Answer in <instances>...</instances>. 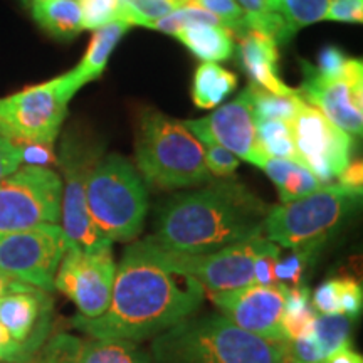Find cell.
Wrapping results in <instances>:
<instances>
[{
	"instance_id": "cell-1",
	"label": "cell",
	"mask_w": 363,
	"mask_h": 363,
	"mask_svg": "<svg viewBox=\"0 0 363 363\" xmlns=\"http://www.w3.org/2000/svg\"><path fill=\"white\" fill-rule=\"evenodd\" d=\"M203 298L201 283L163 267L147 242L138 240L116 266L106 311L98 318L74 316L71 326L89 338L142 343L194 316Z\"/></svg>"
},
{
	"instance_id": "cell-2",
	"label": "cell",
	"mask_w": 363,
	"mask_h": 363,
	"mask_svg": "<svg viewBox=\"0 0 363 363\" xmlns=\"http://www.w3.org/2000/svg\"><path fill=\"white\" fill-rule=\"evenodd\" d=\"M269 206L233 179L175 195L158 214L147 238L172 252L208 254L262 235Z\"/></svg>"
},
{
	"instance_id": "cell-3",
	"label": "cell",
	"mask_w": 363,
	"mask_h": 363,
	"mask_svg": "<svg viewBox=\"0 0 363 363\" xmlns=\"http://www.w3.org/2000/svg\"><path fill=\"white\" fill-rule=\"evenodd\" d=\"M150 363H289L288 343L240 330L222 315L190 316L150 345Z\"/></svg>"
},
{
	"instance_id": "cell-4",
	"label": "cell",
	"mask_w": 363,
	"mask_h": 363,
	"mask_svg": "<svg viewBox=\"0 0 363 363\" xmlns=\"http://www.w3.org/2000/svg\"><path fill=\"white\" fill-rule=\"evenodd\" d=\"M136 167L157 190L190 189L212 180L203 147L182 121L160 111L145 113L136 138Z\"/></svg>"
},
{
	"instance_id": "cell-5",
	"label": "cell",
	"mask_w": 363,
	"mask_h": 363,
	"mask_svg": "<svg viewBox=\"0 0 363 363\" xmlns=\"http://www.w3.org/2000/svg\"><path fill=\"white\" fill-rule=\"evenodd\" d=\"M91 219L110 242L133 240L142 233L148 214L147 185L125 157L99 158L86 184Z\"/></svg>"
},
{
	"instance_id": "cell-6",
	"label": "cell",
	"mask_w": 363,
	"mask_h": 363,
	"mask_svg": "<svg viewBox=\"0 0 363 363\" xmlns=\"http://www.w3.org/2000/svg\"><path fill=\"white\" fill-rule=\"evenodd\" d=\"M360 197L362 192L340 184L323 185L296 201L269 207L262 233L279 247L318 252L352 214Z\"/></svg>"
},
{
	"instance_id": "cell-7",
	"label": "cell",
	"mask_w": 363,
	"mask_h": 363,
	"mask_svg": "<svg viewBox=\"0 0 363 363\" xmlns=\"http://www.w3.org/2000/svg\"><path fill=\"white\" fill-rule=\"evenodd\" d=\"M66 74L0 98V133L17 147L56 142L74 96Z\"/></svg>"
},
{
	"instance_id": "cell-8",
	"label": "cell",
	"mask_w": 363,
	"mask_h": 363,
	"mask_svg": "<svg viewBox=\"0 0 363 363\" xmlns=\"http://www.w3.org/2000/svg\"><path fill=\"white\" fill-rule=\"evenodd\" d=\"M62 179L49 167L21 165L0 180V235L61 219Z\"/></svg>"
},
{
	"instance_id": "cell-9",
	"label": "cell",
	"mask_w": 363,
	"mask_h": 363,
	"mask_svg": "<svg viewBox=\"0 0 363 363\" xmlns=\"http://www.w3.org/2000/svg\"><path fill=\"white\" fill-rule=\"evenodd\" d=\"M264 235L242 240L208 254H184L162 249L145 239L152 256L175 274L189 276L206 291L225 293L254 284V259Z\"/></svg>"
},
{
	"instance_id": "cell-10",
	"label": "cell",
	"mask_w": 363,
	"mask_h": 363,
	"mask_svg": "<svg viewBox=\"0 0 363 363\" xmlns=\"http://www.w3.org/2000/svg\"><path fill=\"white\" fill-rule=\"evenodd\" d=\"M101 148L67 136L61 150V169L65 174L61 195V229L69 247L83 251H98L111 247V242L101 234L91 219L86 202V184L93 167L99 160Z\"/></svg>"
},
{
	"instance_id": "cell-11",
	"label": "cell",
	"mask_w": 363,
	"mask_h": 363,
	"mask_svg": "<svg viewBox=\"0 0 363 363\" xmlns=\"http://www.w3.org/2000/svg\"><path fill=\"white\" fill-rule=\"evenodd\" d=\"M69 246L59 224L0 235V271L40 291H54V279Z\"/></svg>"
},
{
	"instance_id": "cell-12",
	"label": "cell",
	"mask_w": 363,
	"mask_h": 363,
	"mask_svg": "<svg viewBox=\"0 0 363 363\" xmlns=\"http://www.w3.org/2000/svg\"><path fill=\"white\" fill-rule=\"evenodd\" d=\"M115 276L111 247L98 251L69 247L59 264L54 289L74 303L79 316L98 318L110 305Z\"/></svg>"
},
{
	"instance_id": "cell-13",
	"label": "cell",
	"mask_w": 363,
	"mask_h": 363,
	"mask_svg": "<svg viewBox=\"0 0 363 363\" xmlns=\"http://www.w3.org/2000/svg\"><path fill=\"white\" fill-rule=\"evenodd\" d=\"M299 162L323 185L338 179L352 162L353 136L333 125L323 113L305 103L289 121Z\"/></svg>"
},
{
	"instance_id": "cell-14",
	"label": "cell",
	"mask_w": 363,
	"mask_h": 363,
	"mask_svg": "<svg viewBox=\"0 0 363 363\" xmlns=\"http://www.w3.org/2000/svg\"><path fill=\"white\" fill-rule=\"evenodd\" d=\"M201 143H216L229 150L235 157L264 167L267 162L256 133V116L251 86L230 103L220 106L211 116L182 121Z\"/></svg>"
},
{
	"instance_id": "cell-15",
	"label": "cell",
	"mask_w": 363,
	"mask_h": 363,
	"mask_svg": "<svg viewBox=\"0 0 363 363\" xmlns=\"http://www.w3.org/2000/svg\"><path fill=\"white\" fill-rule=\"evenodd\" d=\"M306 81L296 89L303 101L321 111L333 125L348 135H362L363 126V65L348 57L342 78H323L308 62H303Z\"/></svg>"
},
{
	"instance_id": "cell-16",
	"label": "cell",
	"mask_w": 363,
	"mask_h": 363,
	"mask_svg": "<svg viewBox=\"0 0 363 363\" xmlns=\"http://www.w3.org/2000/svg\"><path fill=\"white\" fill-rule=\"evenodd\" d=\"M289 286L249 284L225 293H211V299L230 323L269 342L288 343L283 333L284 299Z\"/></svg>"
},
{
	"instance_id": "cell-17",
	"label": "cell",
	"mask_w": 363,
	"mask_h": 363,
	"mask_svg": "<svg viewBox=\"0 0 363 363\" xmlns=\"http://www.w3.org/2000/svg\"><path fill=\"white\" fill-rule=\"evenodd\" d=\"M0 325L35 360L51 337L52 299L49 293L33 288L0 296Z\"/></svg>"
},
{
	"instance_id": "cell-18",
	"label": "cell",
	"mask_w": 363,
	"mask_h": 363,
	"mask_svg": "<svg viewBox=\"0 0 363 363\" xmlns=\"http://www.w3.org/2000/svg\"><path fill=\"white\" fill-rule=\"evenodd\" d=\"M33 363H150V353L126 340L56 333L49 337Z\"/></svg>"
},
{
	"instance_id": "cell-19",
	"label": "cell",
	"mask_w": 363,
	"mask_h": 363,
	"mask_svg": "<svg viewBox=\"0 0 363 363\" xmlns=\"http://www.w3.org/2000/svg\"><path fill=\"white\" fill-rule=\"evenodd\" d=\"M239 56L240 65L256 86L278 96H291L298 93L296 89L286 86L278 76V43L269 35L247 29L240 35Z\"/></svg>"
},
{
	"instance_id": "cell-20",
	"label": "cell",
	"mask_w": 363,
	"mask_h": 363,
	"mask_svg": "<svg viewBox=\"0 0 363 363\" xmlns=\"http://www.w3.org/2000/svg\"><path fill=\"white\" fill-rule=\"evenodd\" d=\"M130 27L131 26L123 21H115L111 24H106L94 30L88 45V51L81 59L79 65L72 71L66 72V78L69 81V86L74 93H78L84 84L98 79L103 74V71L106 69L108 61H110L111 52L115 51L118 43H120Z\"/></svg>"
},
{
	"instance_id": "cell-21",
	"label": "cell",
	"mask_w": 363,
	"mask_h": 363,
	"mask_svg": "<svg viewBox=\"0 0 363 363\" xmlns=\"http://www.w3.org/2000/svg\"><path fill=\"white\" fill-rule=\"evenodd\" d=\"M30 11L45 33L57 39H72L83 30L79 0H33Z\"/></svg>"
},
{
	"instance_id": "cell-22",
	"label": "cell",
	"mask_w": 363,
	"mask_h": 363,
	"mask_svg": "<svg viewBox=\"0 0 363 363\" xmlns=\"http://www.w3.org/2000/svg\"><path fill=\"white\" fill-rule=\"evenodd\" d=\"M262 170L278 187L281 203L296 201V199L305 197V195H310L323 187L318 177L298 162L267 158Z\"/></svg>"
},
{
	"instance_id": "cell-23",
	"label": "cell",
	"mask_w": 363,
	"mask_h": 363,
	"mask_svg": "<svg viewBox=\"0 0 363 363\" xmlns=\"http://www.w3.org/2000/svg\"><path fill=\"white\" fill-rule=\"evenodd\" d=\"M190 52L203 62L225 61L234 52L233 33L222 26H195L175 34Z\"/></svg>"
},
{
	"instance_id": "cell-24",
	"label": "cell",
	"mask_w": 363,
	"mask_h": 363,
	"mask_svg": "<svg viewBox=\"0 0 363 363\" xmlns=\"http://www.w3.org/2000/svg\"><path fill=\"white\" fill-rule=\"evenodd\" d=\"M238 86L234 72L224 69L217 62H202L194 74L192 98L202 110L216 108Z\"/></svg>"
},
{
	"instance_id": "cell-25",
	"label": "cell",
	"mask_w": 363,
	"mask_h": 363,
	"mask_svg": "<svg viewBox=\"0 0 363 363\" xmlns=\"http://www.w3.org/2000/svg\"><path fill=\"white\" fill-rule=\"evenodd\" d=\"M318 313L311 305V294L306 286L288 288L283 311V333L286 342L308 337L313 333Z\"/></svg>"
},
{
	"instance_id": "cell-26",
	"label": "cell",
	"mask_w": 363,
	"mask_h": 363,
	"mask_svg": "<svg viewBox=\"0 0 363 363\" xmlns=\"http://www.w3.org/2000/svg\"><path fill=\"white\" fill-rule=\"evenodd\" d=\"M256 133L267 158H281V160L301 163L296 147H294L291 125L288 121L256 120Z\"/></svg>"
},
{
	"instance_id": "cell-27",
	"label": "cell",
	"mask_w": 363,
	"mask_h": 363,
	"mask_svg": "<svg viewBox=\"0 0 363 363\" xmlns=\"http://www.w3.org/2000/svg\"><path fill=\"white\" fill-rule=\"evenodd\" d=\"M252 91V103H254V116L256 120H279V121H291L296 113L301 110L305 104L299 94L291 96H278V94L267 93L259 86L254 83L249 84Z\"/></svg>"
},
{
	"instance_id": "cell-28",
	"label": "cell",
	"mask_w": 363,
	"mask_h": 363,
	"mask_svg": "<svg viewBox=\"0 0 363 363\" xmlns=\"http://www.w3.org/2000/svg\"><path fill=\"white\" fill-rule=\"evenodd\" d=\"M313 335L326 358L338 348L352 345V320L345 315H318Z\"/></svg>"
},
{
	"instance_id": "cell-29",
	"label": "cell",
	"mask_w": 363,
	"mask_h": 363,
	"mask_svg": "<svg viewBox=\"0 0 363 363\" xmlns=\"http://www.w3.org/2000/svg\"><path fill=\"white\" fill-rule=\"evenodd\" d=\"M179 9L174 0H120V21L150 27Z\"/></svg>"
},
{
	"instance_id": "cell-30",
	"label": "cell",
	"mask_w": 363,
	"mask_h": 363,
	"mask_svg": "<svg viewBox=\"0 0 363 363\" xmlns=\"http://www.w3.org/2000/svg\"><path fill=\"white\" fill-rule=\"evenodd\" d=\"M195 26H222V22L216 16H212L211 12L203 11L202 7L184 6L175 9L169 16H165L163 19L155 22V24L150 26V29L175 35L179 30L189 29V27Z\"/></svg>"
},
{
	"instance_id": "cell-31",
	"label": "cell",
	"mask_w": 363,
	"mask_h": 363,
	"mask_svg": "<svg viewBox=\"0 0 363 363\" xmlns=\"http://www.w3.org/2000/svg\"><path fill=\"white\" fill-rule=\"evenodd\" d=\"M330 4L331 0H284L281 16L294 30H298L299 27L323 21Z\"/></svg>"
},
{
	"instance_id": "cell-32",
	"label": "cell",
	"mask_w": 363,
	"mask_h": 363,
	"mask_svg": "<svg viewBox=\"0 0 363 363\" xmlns=\"http://www.w3.org/2000/svg\"><path fill=\"white\" fill-rule=\"evenodd\" d=\"M190 6L202 7L203 11L211 12L230 33L242 35L247 30L246 13H244L235 0H194Z\"/></svg>"
},
{
	"instance_id": "cell-33",
	"label": "cell",
	"mask_w": 363,
	"mask_h": 363,
	"mask_svg": "<svg viewBox=\"0 0 363 363\" xmlns=\"http://www.w3.org/2000/svg\"><path fill=\"white\" fill-rule=\"evenodd\" d=\"M315 254L316 252L311 251H291V254H288V256H279V259L276 262L274 267L276 281L286 286L291 284L289 288L303 286L306 269L310 267Z\"/></svg>"
},
{
	"instance_id": "cell-34",
	"label": "cell",
	"mask_w": 363,
	"mask_h": 363,
	"mask_svg": "<svg viewBox=\"0 0 363 363\" xmlns=\"http://www.w3.org/2000/svg\"><path fill=\"white\" fill-rule=\"evenodd\" d=\"M83 29L99 27L120 21V0H79Z\"/></svg>"
},
{
	"instance_id": "cell-35",
	"label": "cell",
	"mask_w": 363,
	"mask_h": 363,
	"mask_svg": "<svg viewBox=\"0 0 363 363\" xmlns=\"http://www.w3.org/2000/svg\"><path fill=\"white\" fill-rule=\"evenodd\" d=\"M281 256V247L264 238L259 251L254 259V284L272 286L278 284L274 276V267Z\"/></svg>"
},
{
	"instance_id": "cell-36",
	"label": "cell",
	"mask_w": 363,
	"mask_h": 363,
	"mask_svg": "<svg viewBox=\"0 0 363 363\" xmlns=\"http://www.w3.org/2000/svg\"><path fill=\"white\" fill-rule=\"evenodd\" d=\"M202 147L207 170L211 172V175L229 179L235 174L239 167V158L234 153L216 143H202Z\"/></svg>"
},
{
	"instance_id": "cell-37",
	"label": "cell",
	"mask_w": 363,
	"mask_h": 363,
	"mask_svg": "<svg viewBox=\"0 0 363 363\" xmlns=\"http://www.w3.org/2000/svg\"><path fill=\"white\" fill-rule=\"evenodd\" d=\"M311 305L318 315H342L340 313V278L326 279L315 289Z\"/></svg>"
},
{
	"instance_id": "cell-38",
	"label": "cell",
	"mask_w": 363,
	"mask_h": 363,
	"mask_svg": "<svg viewBox=\"0 0 363 363\" xmlns=\"http://www.w3.org/2000/svg\"><path fill=\"white\" fill-rule=\"evenodd\" d=\"M363 291L355 278H340V313L357 320L362 313Z\"/></svg>"
},
{
	"instance_id": "cell-39",
	"label": "cell",
	"mask_w": 363,
	"mask_h": 363,
	"mask_svg": "<svg viewBox=\"0 0 363 363\" xmlns=\"http://www.w3.org/2000/svg\"><path fill=\"white\" fill-rule=\"evenodd\" d=\"M288 355L289 363H321L325 360L323 352L313 333L288 342Z\"/></svg>"
},
{
	"instance_id": "cell-40",
	"label": "cell",
	"mask_w": 363,
	"mask_h": 363,
	"mask_svg": "<svg viewBox=\"0 0 363 363\" xmlns=\"http://www.w3.org/2000/svg\"><path fill=\"white\" fill-rule=\"evenodd\" d=\"M323 21L360 24L363 21V0H331Z\"/></svg>"
},
{
	"instance_id": "cell-41",
	"label": "cell",
	"mask_w": 363,
	"mask_h": 363,
	"mask_svg": "<svg viewBox=\"0 0 363 363\" xmlns=\"http://www.w3.org/2000/svg\"><path fill=\"white\" fill-rule=\"evenodd\" d=\"M347 62L348 57L338 48H326L320 54L318 66H313V69L320 76H323V78H342L345 69H347Z\"/></svg>"
},
{
	"instance_id": "cell-42",
	"label": "cell",
	"mask_w": 363,
	"mask_h": 363,
	"mask_svg": "<svg viewBox=\"0 0 363 363\" xmlns=\"http://www.w3.org/2000/svg\"><path fill=\"white\" fill-rule=\"evenodd\" d=\"M0 362L2 363H33L34 357L7 333L0 325Z\"/></svg>"
},
{
	"instance_id": "cell-43",
	"label": "cell",
	"mask_w": 363,
	"mask_h": 363,
	"mask_svg": "<svg viewBox=\"0 0 363 363\" xmlns=\"http://www.w3.org/2000/svg\"><path fill=\"white\" fill-rule=\"evenodd\" d=\"M22 165L21 147L13 145L7 136L0 133V180L6 179Z\"/></svg>"
},
{
	"instance_id": "cell-44",
	"label": "cell",
	"mask_w": 363,
	"mask_h": 363,
	"mask_svg": "<svg viewBox=\"0 0 363 363\" xmlns=\"http://www.w3.org/2000/svg\"><path fill=\"white\" fill-rule=\"evenodd\" d=\"M49 148L51 147H45V145H22V162H27V165L45 167V163L54 160L51 150Z\"/></svg>"
},
{
	"instance_id": "cell-45",
	"label": "cell",
	"mask_w": 363,
	"mask_h": 363,
	"mask_svg": "<svg viewBox=\"0 0 363 363\" xmlns=\"http://www.w3.org/2000/svg\"><path fill=\"white\" fill-rule=\"evenodd\" d=\"M338 184L343 187L358 190L362 192V184H363V169H362V160H355L348 163V167L342 174L338 175Z\"/></svg>"
},
{
	"instance_id": "cell-46",
	"label": "cell",
	"mask_w": 363,
	"mask_h": 363,
	"mask_svg": "<svg viewBox=\"0 0 363 363\" xmlns=\"http://www.w3.org/2000/svg\"><path fill=\"white\" fill-rule=\"evenodd\" d=\"M244 13H264L278 12L276 0H235Z\"/></svg>"
},
{
	"instance_id": "cell-47",
	"label": "cell",
	"mask_w": 363,
	"mask_h": 363,
	"mask_svg": "<svg viewBox=\"0 0 363 363\" xmlns=\"http://www.w3.org/2000/svg\"><path fill=\"white\" fill-rule=\"evenodd\" d=\"M321 363H363V357L353 350L352 345H348V347L338 348L337 352L330 353Z\"/></svg>"
},
{
	"instance_id": "cell-48",
	"label": "cell",
	"mask_w": 363,
	"mask_h": 363,
	"mask_svg": "<svg viewBox=\"0 0 363 363\" xmlns=\"http://www.w3.org/2000/svg\"><path fill=\"white\" fill-rule=\"evenodd\" d=\"M27 289H33V286L19 283V281L11 278V276H7L6 272L0 271V296H4V294L12 293V291H27Z\"/></svg>"
},
{
	"instance_id": "cell-49",
	"label": "cell",
	"mask_w": 363,
	"mask_h": 363,
	"mask_svg": "<svg viewBox=\"0 0 363 363\" xmlns=\"http://www.w3.org/2000/svg\"><path fill=\"white\" fill-rule=\"evenodd\" d=\"M179 7H184V6H190V4L194 2V0H174Z\"/></svg>"
},
{
	"instance_id": "cell-50",
	"label": "cell",
	"mask_w": 363,
	"mask_h": 363,
	"mask_svg": "<svg viewBox=\"0 0 363 363\" xmlns=\"http://www.w3.org/2000/svg\"><path fill=\"white\" fill-rule=\"evenodd\" d=\"M30 2H33V0H30Z\"/></svg>"
},
{
	"instance_id": "cell-51",
	"label": "cell",
	"mask_w": 363,
	"mask_h": 363,
	"mask_svg": "<svg viewBox=\"0 0 363 363\" xmlns=\"http://www.w3.org/2000/svg\"><path fill=\"white\" fill-rule=\"evenodd\" d=\"M0 363H2V362H0Z\"/></svg>"
},
{
	"instance_id": "cell-52",
	"label": "cell",
	"mask_w": 363,
	"mask_h": 363,
	"mask_svg": "<svg viewBox=\"0 0 363 363\" xmlns=\"http://www.w3.org/2000/svg\"><path fill=\"white\" fill-rule=\"evenodd\" d=\"M291 363H293V362H291Z\"/></svg>"
}]
</instances>
